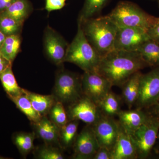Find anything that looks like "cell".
I'll return each mask as SVG.
<instances>
[{
  "label": "cell",
  "mask_w": 159,
  "mask_h": 159,
  "mask_svg": "<svg viewBox=\"0 0 159 159\" xmlns=\"http://www.w3.org/2000/svg\"><path fill=\"white\" fill-rule=\"evenodd\" d=\"M147 66L137 51L113 50L101 57L96 72L112 86L121 88L132 75Z\"/></svg>",
  "instance_id": "obj_1"
},
{
  "label": "cell",
  "mask_w": 159,
  "mask_h": 159,
  "mask_svg": "<svg viewBox=\"0 0 159 159\" xmlns=\"http://www.w3.org/2000/svg\"><path fill=\"white\" fill-rule=\"evenodd\" d=\"M78 22L89 42L101 57L114 50L118 27L107 16Z\"/></svg>",
  "instance_id": "obj_2"
},
{
  "label": "cell",
  "mask_w": 159,
  "mask_h": 159,
  "mask_svg": "<svg viewBox=\"0 0 159 159\" xmlns=\"http://www.w3.org/2000/svg\"><path fill=\"white\" fill-rule=\"evenodd\" d=\"M101 57L89 42L80 23L76 36L69 45L64 62L74 64L84 72L97 71Z\"/></svg>",
  "instance_id": "obj_3"
},
{
  "label": "cell",
  "mask_w": 159,
  "mask_h": 159,
  "mask_svg": "<svg viewBox=\"0 0 159 159\" xmlns=\"http://www.w3.org/2000/svg\"><path fill=\"white\" fill-rule=\"evenodd\" d=\"M107 16L118 28H139L146 31L158 18L148 14L137 4L128 1L119 2Z\"/></svg>",
  "instance_id": "obj_4"
},
{
  "label": "cell",
  "mask_w": 159,
  "mask_h": 159,
  "mask_svg": "<svg viewBox=\"0 0 159 159\" xmlns=\"http://www.w3.org/2000/svg\"><path fill=\"white\" fill-rule=\"evenodd\" d=\"M56 101L67 107L76 102L83 96L81 76L66 70L57 73L53 90Z\"/></svg>",
  "instance_id": "obj_5"
},
{
  "label": "cell",
  "mask_w": 159,
  "mask_h": 159,
  "mask_svg": "<svg viewBox=\"0 0 159 159\" xmlns=\"http://www.w3.org/2000/svg\"><path fill=\"white\" fill-rule=\"evenodd\" d=\"M159 131V119L149 114L146 121L130 135L136 148L138 159L148 157L156 144Z\"/></svg>",
  "instance_id": "obj_6"
},
{
  "label": "cell",
  "mask_w": 159,
  "mask_h": 159,
  "mask_svg": "<svg viewBox=\"0 0 159 159\" xmlns=\"http://www.w3.org/2000/svg\"><path fill=\"white\" fill-rule=\"evenodd\" d=\"M159 98V66L146 74L140 80L139 97L136 108L145 109L153 105Z\"/></svg>",
  "instance_id": "obj_7"
},
{
  "label": "cell",
  "mask_w": 159,
  "mask_h": 159,
  "mask_svg": "<svg viewBox=\"0 0 159 159\" xmlns=\"http://www.w3.org/2000/svg\"><path fill=\"white\" fill-rule=\"evenodd\" d=\"M82 94L97 105L111 89L112 85L96 71L84 72L81 76Z\"/></svg>",
  "instance_id": "obj_8"
},
{
  "label": "cell",
  "mask_w": 159,
  "mask_h": 159,
  "mask_svg": "<svg viewBox=\"0 0 159 159\" xmlns=\"http://www.w3.org/2000/svg\"><path fill=\"white\" fill-rule=\"evenodd\" d=\"M66 108L69 121H82L88 125H94L102 115L98 106L83 95Z\"/></svg>",
  "instance_id": "obj_9"
},
{
  "label": "cell",
  "mask_w": 159,
  "mask_h": 159,
  "mask_svg": "<svg viewBox=\"0 0 159 159\" xmlns=\"http://www.w3.org/2000/svg\"><path fill=\"white\" fill-rule=\"evenodd\" d=\"M147 31L135 28H118L114 50L136 52L140 46L150 40Z\"/></svg>",
  "instance_id": "obj_10"
},
{
  "label": "cell",
  "mask_w": 159,
  "mask_h": 159,
  "mask_svg": "<svg viewBox=\"0 0 159 159\" xmlns=\"http://www.w3.org/2000/svg\"><path fill=\"white\" fill-rule=\"evenodd\" d=\"M92 128L99 146L111 151L119 134V124L114 117L102 115Z\"/></svg>",
  "instance_id": "obj_11"
},
{
  "label": "cell",
  "mask_w": 159,
  "mask_h": 159,
  "mask_svg": "<svg viewBox=\"0 0 159 159\" xmlns=\"http://www.w3.org/2000/svg\"><path fill=\"white\" fill-rule=\"evenodd\" d=\"M69 44L55 30L48 26L44 35V45L46 55L57 66L64 62Z\"/></svg>",
  "instance_id": "obj_12"
},
{
  "label": "cell",
  "mask_w": 159,
  "mask_h": 159,
  "mask_svg": "<svg viewBox=\"0 0 159 159\" xmlns=\"http://www.w3.org/2000/svg\"><path fill=\"white\" fill-rule=\"evenodd\" d=\"M73 147V158L93 159L100 146L92 125H87L77 134Z\"/></svg>",
  "instance_id": "obj_13"
},
{
  "label": "cell",
  "mask_w": 159,
  "mask_h": 159,
  "mask_svg": "<svg viewBox=\"0 0 159 159\" xmlns=\"http://www.w3.org/2000/svg\"><path fill=\"white\" fill-rule=\"evenodd\" d=\"M31 123L35 136L45 144L61 148L59 142L60 128L48 117L44 116L37 122Z\"/></svg>",
  "instance_id": "obj_14"
},
{
  "label": "cell",
  "mask_w": 159,
  "mask_h": 159,
  "mask_svg": "<svg viewBox=\"0 0 159 159\" xmlns=\"http://www.w3.org/2000/svg\"><path fill=\"white\" fill-rule=\"evenodd\" d=\"M111 153L112 159H138L136 148L131 137L120 124L118 138Z\"/></svg>",
  "instance_id": "obj_15"
},
{
  "label": "cell",
  "mask_w": 159,
  "mask_h": 159,
  "mask_svg": "<svg viewBox=\"0 0 159 159\" xmlns=\"http://www.w3.org/2000/svg\"><path fill=\"white\" fill-rule=\"evenodd\" d=\"M149 114L143 109L121 110L117 116L119 124L129 135H131L148 119Z\"/></svg>",
  "instance_id": "obj_16"
},
{
  "label": "cell",
  "mask_w": 159,
  "mask_h": 159,
  "mask_svg": "<svg viewBox=\"0 0 159 159\" xmlns=\"http://www.w3.org/2000/svg\"><path fill=\"white\" fill-rule=\"evenodd\" d=\"M142 73L138 71L132 75L122 86V101L129 109L135 105L139 96L140 80Z\"/></svg>",
  "instance_id": "obj_17"
},
{
  "label": "cell",
  "mask_w": 159,
  "mask_h": 159,
  "mask_svg": "<svg viewBox=\"0 0 159 159\" xmlns=\"http://www.w3.org/2000/svg\"><path fill=\"white\" fill-rule=\"evenodd\" d=\"M24 93L29 98L33 108L42 117L47 116L55 102L53 94L43 95L24 89Z\"/></svg>",
  "instance_id": "obj_18"
},
{
  "label": "cell",
  "mask_w": 159,
  "mask_h": 159,
  "mask_svg": "<svg viewBox=\"0 0 159 159\" xmlns=\"http://www.w3.org/2000/svg\"><path fill=\"white\" fill-rule=\"evenodd\" d=\"M32 11V5L29 0H16L6 11L0 14L24 23Z\"/></svg>",
  "instance_id": "obj_19"
},
{
  "label": "cell",
  "mask_w": 159,
  "mask_h": 159,
  "mask_svg": "<svg viewBox=\"0 0 159 159\" xmlns=\"http://www.w3.org/2000/svg\"><path fill=\"white\" fill-rule=\"evenodd\" d=\"M122 100L121 97L112 92L107 94L98 103V107L103 116L114 117L118 116L121 110Z\"/></svg>",
  "instance_id": "obj_20"
},
{
  "label": "cell",
  "mask_w": 159,
  "mask_h": 159,
  "mask_svg": "<svg viewBox=\"0 0 159 159\" xmlns=\"http://www.w3.org/2000/svg\"><path fill=\"white\" fill-rule=\"evenodd\" d=\"M137 52L148 66H159V43L150 39L140 46Z\"/></svg>",
  "instance_id": "obj_21"
},
{
  "label": "cell",
  "mask_w": 159,
  "mask_h": 159,
  "mask_svg": "<svg viewBox=\"0 0 159 159\" xmlns=\"http://www.w3.org/2000/svg\"><path fill=\"white\" fill-rule=\"evenodd\" d=\"M79 121H69L60 129L59 142L61 149H67L73 147L77 138Z\"/></svg>",
  "instance_id": "obj_22"
},
{
  "label": "cell",
  "mask_w": 159,
  "mask_h": 159,
  "mask_svg": "<svg viewBox=\"0 0 159 159\" xmlns=\"http://www.w3.org/2000/svg\"><path fill=\"white\" fill-rule=\"evenodd\" d=\"M35 137L36 136L34 132H20L13 134V143L24 157H26L31 151L34 150L35 148L34 142Z\"/></svg>",
  "instance_id": "obj_23"
},
{
  "label": "cell",
  "mask_w": 159,
  "mask_h": 159,
  "mask_svg": "<svg viewBox=\"0 0 159 159\" xmlns=\"http://www.w3.org/2000/svg\"><path fill=\"white\" fill-rule=\"evenodd\" d=\"M0 80L9 98L19 96L24 93V89L18 84L12 72L11 65L0 74Z\"/></svg>",
  "instance_id": "obj_24"
},
{
  "label": "cell",
  "mask_w": 159,
  "mask_h": 159,
  "mask_svg": "<svg viewBox=\"0 0 159 159\" xmlns=\"http://www.w3.org/2000/svg\"><path fill=\"white\" fill-rule=\"evenodd\" d=\"M21 43L20 34L7 36L0 48V53L12 63L20 50Z\"/></svg>",
  "instance_id": "obj_25"
},
{
  "label": "cell",
  "mask_w": 159,
  "mask_h": 159,
  "mask_svg": "<svg viewBox=\"0 0 159 159\" xmlns=\"http://www.w3.org/2000/svg\"><path fill=\"white\" fill-rule=\"evenodd\" d=\"M9 99L14 102L17 108L26 116L31 123L37 122L42 118L41 116L33 108L25 93L16 97H9Z\"/></svg>",
  "instance_id": "obj_26"
},
{
  "label": "cell",
  "mask_w": 159,
  "mask_h": 159,
  "mask_svg": "<svg viewBox=\"0 0 159 159\" xmlns=\"http://www.w3.org/2000/svg\"><path fill=\"white\" fill-rule=\"evenodd\" d=\"M110 0H84V4L78 17L82 22L100 14Z\"/></svg>",
  "instance_id": "obj_27"
},
{
  "label": "cell",
  "mask_w": 159,
  "mask_h": 159,
  "mask_svg": "<svg viewBox=\"0 0 159 159\" xmlns=\"http://www.w3.org/2000/svg\"><path fill=\"white\" fill-rule=\"evenodd\" d=\"M61 148L53 145L45 144L34 148V157L38 159H64V154Z\"/></svg>",
  "instance_id": "obj_28"
},
{
  "label": "cell",
  "mask_w": 159,
  "mask_h": 159,
  "mask_svg": "<svg viewBox=\"0 0 159 159\" xmlns=\"http://www.w3.org/2000/svg\"><path fill=\"white\" fill-rule=\"evenodd\" d=\"M23 24L12 18L0 14V31L6 37L15 34H20Z\"/></svg>",
  "instance_id": "obj_29"
},
{
  "label": "cell",
  "mask_w": 159,
  "mask_h": 159,
  "mask_svg": "<svg viewBox=\"0 0 159 159\" xmlns=\"http://www.w3.org/2000/svg\"><path fill=\"white\" fill-rule=\"evenodd\" d=\"M47 116L60 128L69 122L65 106L59 101L55 102Z\"/></svg>",
  "instance_id": "obj_30"
},
{
  "label": "cell",
  "mask_w": 159,
  "mask_h": 159,
  "mask_svg": "<svg viewBox=\"0 0 159 159\" xmlns=\"http://www.w3.org/2000/svg\"><path fill=\"white\" fill-rule=\"evenodd\" d=\"M66 0H46L45 9L48 12L59 10L65 6Z\"/></svg>",
  "instance_id": "obj_31"
},
{
  "label": "cell",
  "mask_w": 159,
  "mask_h": 159,
  "mask_svg": "<svg viewBox=\"0 0 159 159\" xmlns=\"http://www.w3.org/2000/svg\"><path fill=\"white\" fill-rule=\"evenodd\" d=\"M150 39L159 43V17L157 21L147 31Z\"/></svg>",
  "instance_id": "obj_32"
},
{
  "label": "cell",
  "mask_w": 159,
  "mask_h": 159,
  "mask_svg": "<svg viewBox=\"0 0 159 159\" xmlns=\"http://www.w3.org/2000/svg\"><path fill=\"white\" fill-rule=\"evenodd\" d=\"M93 159H112L111 151L104 147H100Z\"/></svg>",
  "instance_id": "obj_33"
},
{
  "label": "cell",
  "mask_w": 159,
  "mask_h": 159,
  "mask_svg": "<svg viewBox=\"0 0 159 159\" xmlns=\"http://www.w3.org/2000/svg\"><path fill=\"white\" fill-rule=\"evenodd\" d=\"M11 65L12 63L9 62L0 53V74Z\"/></svg>",
  "instance_id": "obj_34"
},
{
  "label": "cell",
  "mask_w": 159,
  "mask_h": 159,
  "mask_svg": "<svg viewBox=\"0 0 159 159\" xmlns=\"http://www.w3.org/2000/svg\"><path fill=\"white\" fill-rule=\"evenodd\" d=\"M148 109H150V111L148 112L149 115L159 119V98L153 105Z\"/></svg>",
  "instance_id": "obj_35"
},
{
  "label": "cell",
  "mask_w": 159,
  "mask_h": 159,
  "mask_svg": "<svg viewBox=\"0 0 159 159\" xmlns=\"http://www.w3.org/2000/svg\"><path fill=\"white\" fill-rule=\"evenodd\" d=\"M16 0H0V14L11 6Z\"/></svg>",
  "instance_id": "obj_36"
},
{
  "label": "cell",
  "mask_w": 159,
  "mask_h": 159,
  "mask_svg": "<svg viewBox=\"0 0 159 159\" xmlns=\"http://www.w3.org/2000/svg\"><path fill=\"white\" fill-rule=\"evenodd\" d=\"M6 36L0 31V48L6 39Z\"/></svg>",
  "instance_id": "obj_37"
},
{
  "label": "cell",
  "mask_w": 159,
  "mask_h": 159,
  "mask_svg": "<svg viewBox=\"0 0 159 159\" xmlns=\"http://www.w3.org/2000/svg\"><path fill=\"white\" fill-rule=\"evenodd\" d=\"M159 8V0H157Z\"/></svg>",
  "instance_id": "obj_38"
}]
</instances>
